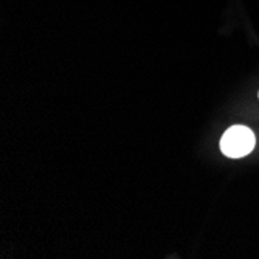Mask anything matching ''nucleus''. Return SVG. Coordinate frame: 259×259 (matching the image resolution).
Instances as JSON below:
<instances>
[{"label":"nucleus","mask_w":259,"mask_h":259,"mask_svg":"<svg viewBox=\"0 0 259 259\" xmlns=\"http://www.w3.org/2000/svg\"><path fill=\"white\" fill-rule=\"evenodd\" d=\"M257 97H259V95H257Z\"/></svg>","instance_id":"obj_2"},{"label":"nucleus","mask_w":259,"mask_h":259,"mask_svg":"<svg viewBox=\"0 0 259 259\" xmlns=\"http://www.w3.org/2000/svg\"><path fill=\"white\" fill-rule=\"evenodd\" d=\"M221 151L228 158H242L256 146V137L247 126L236 124L228 127L221 138Z\"/></svg>","instance_id":"obj_1"}]
</instances>
